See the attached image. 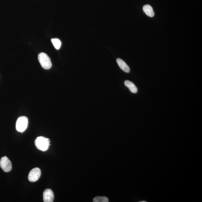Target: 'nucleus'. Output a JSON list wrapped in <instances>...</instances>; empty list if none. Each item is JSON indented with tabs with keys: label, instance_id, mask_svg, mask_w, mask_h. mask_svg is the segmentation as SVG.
<instances>
[{
	"label": "nucleus",
	"instance_id": "f257e3e1",
	"mask_svg": "<svg viewBox=\"0 0 202 202\" xmlns=\"http://www.w3.org/2000/svg\"><path fill=\"white\" fill-rule=\"evenodd\" d=\"M35 145L36 147L39 150L45 151L49 148L50 140L49 139L45 137H38L35 140Z\"/></svg>",
	"mask_w": 202,
	"mask_h": 202
},
{
	"label": "nucleus",
	"instance_id": "f03ea898",
	"mask_svg": "<svg viewBox=\"0 0 202 202\" xmlns=\"http://www.w3.org/2000/svg\"><path fill=\"white\" fill-rule=\"evenodd\" d=\"M38 59L40 64L45 69L48 70L52 67L51 59L46 54L41 52L38 55Z\"/></svg>",
	"mask_w": 202,
	"mask_h": 202
},
{
	"label": "nucleus",
	"instance_id": "7ed1b4c3",
	"mask_svg": "<svg viewBox=\"0 0 202 202\" xmlns=\"http://www.w3.org/2000/svg\"><path fill=\"white\" fill-rule=\"evenodd\" d=\"M28 125V118L24 116L19 117L16 122V128L18 132H24Z\"/></svg>",
	"mask_w": 202,
	"mask_h": 202
},
{
	"label": "nucleus",
	"instance_id": "20e7f679",
	"mask_svg": "<svg viewBox=\"0 0 202 202\" xmlns=\"http://www.w3.org/2000/svg\"><path fill=\"white\" fill-rule=\"evenodd\" d=\"M0 167L5 172H8L11 170V163L7 157L5 156L2 158L0 160Z\"/></svg>",
	"mask_w": 202,
	"mask_h": 202
},
{
	"label": "nucleus",
	"instance_id": "39448f33",
	"mask_svg": "<svg viewBox=\"0 0 202 202\" xmlns=\"http://www.w3.org/2000/svg\"><path fill=\"white\" fill-rule=\"evenodd\" d=\"M41 175V170L38 168H33L29 173L28 179L30 182H35L38 181Z\"/></svg>",
	"mask_w": 202,
	"mask_h": 202
},
{
	"label": "nucleus",
	"instance_id": "423d86ee",
	"mask_svg": "<svg viewBox=\"0 0 202 202\" xmlns=\"http://www.w3.org/2000/svg\"><path fill=\"white\" fill-rule=\"evenodd\" d=\"M54 194L50 189H45L43 193V200L44 202H52L54 200Z\"/></svg>",
	"mask_w": 202,
	"mask_h": 202
},
{
	"label": "nucleus",
	"instance_id": "0eeeda50",
	"mask_svg": "<svg viewBox=\"0 0 202 202\" xmlns=\"http://www.w3.org/2000/svg\"><path fill=\"white\" fill-rule=\"evenodd\" d=\"M117 62L120 67L121 68L122 70L126 73H129L130 72V68L126 63H125L122 59H117Z\"/></svg>",
	"mask_w": 202,
	"mask_h": 202
},
{
	"label": "nucleus",
	"instance_id": "6e6552de",
	"mask_svg": "<svg viewBox=\"0 0 202 202\" xmlns=\"http://www.w3.org/2000/svg\"><path fill=\"white\" fill-rule=\"evenodd\" d=\"M143 9L144 12L148 16H150V17H153L154 16V11H153V8L150 5H145L143 6Z\"/></svg>",
	"mask_w": 202,
	"mask_h": 202
},
{
	"label": "nucleus",
	"instance_id": "1a4fd4ad",
	"mask_svg": "<svg viewBox=\"0 0 202 202\" xmlns=\"http://www.w3.org/2000/svg\"><path fill=\"white\" fill-rule=\"evenodd\" d=\"M124 84L127 87L129 88L131 92L133 93H136L138 92V90L135 85L131 82L128 80H126L124 82Z\"/></svg>",
	"mask_w": 202,
	"mask_h": 202
},
{
	"label": "nucleus",
	"instance_id": "9d476101",
	"mask_svg": "<svg viewBox=\"0 0 202 202\" xmlns=\"http://www.w3.org/2000/svg\"><path fill=\"white\" fill-rule=\"evenodd\" d=\"M52 42L54 47L57 49H59L62 45V42L57 38L52 39Z\"/></svg>",
	"mask_w": 202,
	"mask_h": 202
},
{
	"label": "nucleus",
	"instance_id": "9b49d317",
	"mask_svg": "<svg viewBox=\"0 0 202 202\" xmlns=\"http://www.w3.org/2000/svg\"><path fill=\"white\" fill-rule=\"evenodd\" d=\"M108 199L106 196H97L93 199V202H108Z\"/></svg>",
	"mask_w": 202,
	"mask_h": 202
}]
</instances>
